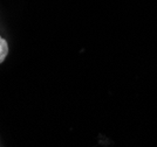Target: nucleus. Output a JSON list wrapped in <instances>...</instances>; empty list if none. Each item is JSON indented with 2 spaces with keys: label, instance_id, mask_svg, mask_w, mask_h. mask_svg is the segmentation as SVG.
<instances>
[{
  "label": "nucleus",
  "instance_id": "1",
  "mask_svg": "<svg viewBox=\"0 0 157 147\" xmlns=\"http://www.w3.org/2000/svg\"><path fill=\"white\" fill-rule=\"evenodd\" d=\"M8 54V45L6 40L0 36V63H2Z\"/></svg>",
  "mask_w": 157,
  "mask_h": 147
}]
</instances>
